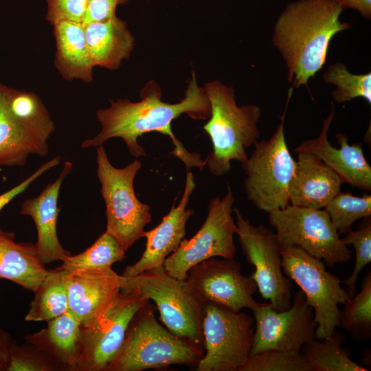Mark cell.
<instances>
[{"label": "cell", "instance_id": "1", "mask_svg": "<svg viewBox=\"0 0 371 371\" xmlns=\"http://www.w3.org/2000/svg\"><path fill=\"white\" fill-rule=\"evenodd\" d=\"M162 91L153 80H150L140 91L141 100L128 99L109 100L110 106L96 111L102 128L93 138L84 140L82 148L98 147L107 140L119 137L135 158L146 157V153L138 144V138L151 132H158L170 137L174 146L172 152L181 159L187 170L204 164L199 154L190 153L172 133V122L182 114L194 120H207L211 106L204 88L199 86L194 71L189 82L184 98L177 103L161 100Z\"/></svg>", "mask_w": 371, "mask_h": 371}, {"label": "cell", "instance_id": "2", "mask_svg": "<svg viewBox=\"0 0 371 371\" xmlns=\"http://www.w3.org/2000/svg\"><path fill=\"white\" fill-rule=\"evenodd\" d=\"M337 0H297L278 16L272 41L281 54L292 87L306 86L326 63L332 38L350 28L340 21Z\"/></svg>", "mask_w": 371, "mask_h": 371}, {"label": "cell", "instance_id": "3", "mask_svg": "<svg viewBox=\"0 0 371 371\" xmlns=\"http://www.w3.org/2000/svg\"><path fill=\"white\" fill-rule=\"evenodd\" d=\"M204 90L211 115L203 129L212 144L204 164L212 175L221 177L229 172L232 160L242 166L247 160L246 149L254 146L260 137L258 123L261 110L252 104L238 106L233 87L219 80L208 82Z\"/></svg>", "mask_w": 371, "mask_h": 371}, {"label": "cell", "instance_id": "4", "mask_svg": "<svg viewBox=\"0 0 371 371\" xmlns=\"http://www.w3.org/2000/svg\"><path fill=\"white\" fill-rule=\"evenodd\" d=\"M149 300L134 315L123 344L106 371H142L175 364H196L205 350L171 333Z\"/></svg>", "mask_w": 371, "mask_h": 371}, {"label": "cell", "instance_id": "5", "mask_svg": "<svg viewBox=\"0 0 371 371\" xmlns=\"http://www.w3.org/2000/svg\"><path fill=\"white\" fill-rule=\"evenodd\" d=\"M120 284L122 292L153 301L171 333L204 349L203 304L189 291L185 280L170 276L162 267L132 277L120 275Z\"/></svg>", "mask_w": 371, "mask_h": 371}, {"label": "cell", "instance_id": "6", "mask_svg": "<svg viewBox=\"0 0 371 371\" xmlns=\"http://www.w3.org/2000/svg\"><path fill=\"white\" fill-rule=\"evenodd\" d=\"M96 174L106 207L105 232L126 251L144 236V227L152 221L150 207L137 199L134 180L142 163L135 159L122 168L113 166L103 145L96 147Z\"/></svg>", "mask_w": 371, "mask_h": 371}, {"label": "cell", "instance_id": "7", "mask_svg": "<svg viewBox=\"0 0 371 371\" xmlns=\"http://www.w3.org/2000/svg\"><path fill=\"white\" fill-rule=\"evenodd\" d=\"M293 93H288L280 122L272 136L257 142L254 149L242 166L246 177L244 182L247 199L258 210L267 213L290 205L289 187L295 163L284 136V120Z\"/></svg>", "mask_w": 371, "mask_h": 371}, {"label": "cell", "instance_id": "8", "mask_svg": "<svg viewBox=\"0 0 371 371\" xmlns=\"http://www.w3.org/2000/svg\"><path fill=\"white\" fill-rule=\"evenodd\" d=\"M282 267L284 275L293 280L304 293L313 308L317 324L315 339L330 336L340 326L339 304L350 298L341 280L326 269L325 264L302 249H282Z\"/></svg>", "mask_w": 371, "mask_h": 371}, {"label": "cell", "instance_id": "9", "mask_svg": "<svg viewBox=\"0 0 371 371\" xmlns=\"http://www.w3.org/2000/svg\"><path fill=\"white\" fill-rule=\"evenodd\" d=\"M268 214L282 249L300 247L329 267L352 258L325 210L289 205Z\"/></svg>", "mask_w": 371, "mask_h": 371}, {"label": "cell", "instance_id": "10", "mask_svg": "<svg viewBox=\"0 0 371 371\" xmlns=\"http://www.w3.org/2000/svg\"><path fill=\"white\" fill-rule=\"evenodd\" d=\"M204 355L196 371H240L250 356L254 319L222 305L203 304Z\"/></svg>", "mask_w": 371, "mask_h": 371}, {"label": "cell", "instance_id": "11", "mask_svg": "<svg viewBox=\"0 0 371 371\" xmlns=\"http://www.w3.org/2000/svg\"><path fill=\"white\" fill-rule=\"evenodd\" d=\"M234 197L231 187L226 194L212 199L207 206V215L202 226L190 239L183 238L179 247L164 264L170 276L185 280L195 265L212 257L234 258L236 248L234 235L238 227L232 216Z\"/></svg>", "mask_w": 371, "mask_h": 371}, {"label": "cell", "instance_id": "12", "mask_svg": "<svg viewBox=\"0 0 371 371\" xmlns=\"http://www.w3.org/2000/svg\"><path fill=\"white\" fill-rule=\"evenodd\" d=\"M233 212L243 254L255 267L250 276L258 291L276 311L287 310L292 304L293 284L282 271V248L276 233L262 225H252L237 208Z\"/></svg>", "mask_w": 371, "mask_h": 371}, {"label": "cell", "instance_id": "13", "mask_svg": "<svg viewBox=\"0 0 371 371\" xmlns=\"http://www.w3.org/2000/svg\"><path fill=\"white\" fill-rule=\"evenodd\" d=\"M251 310L255 329L250 356L271 350L300 352L304 344L315 339L314 313L301 290L286 311L278 312L270 303L259 302Z\"/></svg>", "mask_w": 371, "mask_h": 371}, {"label": "cell", "instance_id": "14", "mask_svg": "<svg viewBox=\"0 0 371 371\" xmlns=\"http://www.w3.org/2000/svg\"><path fill=\"white\" fill-rule=\"evenodd\" d=\"M148 301L121 291L117 302L96 323L80 326L76 371H106L123 344L131 321Z\"/></svg>", "mask_w": 371, "mask_h": 371}, {"label": "cell", "instance_id": "15", "mask_svg": "<svg viewBox=\"0 0 371 371\" xmlns=\"http://www.w3.org/2000/svg\"><path fill=\"white\" fill-rule=\"evenodd\" d=\"M54 130L47 110L8 106L0 84V166H23L32 155L46 156Z\"/></svg>", "mask_w": 371, "mask_h": 371}, {"label": "cell", "instance_id": "16", "mask_svg": "<svg viewBox=\"0 0 371 371\" xmlns=\"http://www.w3.org/2000/svg\"><path fill=\"white\" fill-rule=\"evenodd\" d=\"M185 282L202 304L213 302L239 312L257 302L253 297L258 291L256 282L242 273L240 263L234 258L205 260L190 269Z\"/></svg>", "mask_w": 371, "mask_h": 371}, {"label": "cell", "instance_id": "17", "mask_svg": "<svg viewBox=\"0 0 371 371\" xmlns=\"http://www.w3.org/2000/svg\"><path fill=\"white\" fill-rule=\"evenodd\" d=\"M120 276L111 267L67 272L69 311L82 327L96 323L117 302Z\"/></svg>", "mask_w": 371, "mask_h": 371}, {"label": "cell", "instance_id": "18", "mask_svg": "<svg viewBox=\"0 0 371 371\" xmlns=\"http://www.w3.org/2000/svg\"><path fill=\"white\" fill-rule=\"evenodd\" d=\"M196 186L194 176L188 170L183 193L177 206L173 205L161 221L153 229L146 231V247L140 258L126 266L122 271L124 277H132L146 271L162 267L167 258L177 250L185 238L186 223L194 210L188 204Z\"/></svg>", "mask_w": 371, "mask_h": 371}, {"label": "cell", "instance_id": "19", "mask_svg": "<svg viewBox=\"0 0 371 371\" xmlns=\"http://www.w3.org/2000/svg\"><path fill=\"white\" fill-rule=\"evenodd\" d=\"M334 116L335 106L331 102V110L323 120L318 137L301 142L294 151L315 155L335 172L343 183L371 191V166L364 156L361 144L350 145L348 135L341 133L335 135L339 148L333 146L328 140V132Z\"/></svg>", "mask_w": 371, "mask_h": 371}, {"label": "cell", "instance_id": "20", "mask_svg": "<svg viewBox=\"0 0 371 371\" xmlns=\"http://www.w3.org/2000/svg\"><path fill=\"white\" fill-rule=\"evenodd\" d=\"M72 168V163L65 161L58 177L53 182L47 184L37 196L25 200L21 205L19 214L30 216L34 222L38 235L34 245L45 265L63 261L71 255L59 241L57 222L60 212L58 205L60 189Z\"/></svg>", "mask_w": 371, "mask_h": 371}, {"label": "cell", "instance_id": "21", "mask_svg": "<svg viewBox=\"0 0 371 371\" xmlns=\"http://www.w3.org/2000/svg\"><path fill=\"white\" fill-rule=\"evenodd\" d=\"M342 181L315 155L297 153V160L289 187L291 205L320 210L341 191Z\"/></svg>", "mask_w": 371, "mask_h": 371}, {"label": "cell", "instance_id": "22", "mask_svg": "<svg viewBox=\"0 0 371 371\" xmlns=\"http://www.w3.org/2000/svg\"><path fill=\"white\" fill-rule=\"evenodd\" d=\"M84 26L88 52L94 67L116 70L124 60L128 59L135 38L124 21L115 15Z\"/></svg>", "mask_w": 371, "mask_h": 371}, {"label": "cell", "instance_id": "23", "mask_svg": "<svg viewBox=\"0 0 371 371\" xmlns=\"http://www.w3.org/2000/svg\"><path fill=\"white\" fill-rule=\"evenodd\" d=\"M49 271L34 244L16 243L14 232L0 229V279L34 292Z\"/></svg>", "mask_w": 371, "mask_h": 371}, {"label": "cell", "instance_id": "24", "mask_svg": "<svg viewBox=\"0 0 371 371\" xmlns=\"http://www.w3.org/2000/svg\"><path fill=\"white\" fill-rule=\"evenodd\" d=\"M53 26L56 47L54 65L62 78L67 81L92 82L94 66L88 52L84 25L61 21Z\"/></svg>", "mask_w": 371, "mask_h": 371}, {"label": "cell", "instance_id": "25", "mask_svg": "<svg viewBox=\"0 0 371 371\" xmlns=\"http://www.w3.org/2000/svg\"><path fill=\"white\" fill-rule=\"evenodd\" d=\"M46 328L24 337L46 353L62 370L76 371L80 323L69 311L47 322Z\"/></svg>", "mask_w": 371, "mask_h": 371}, {"label": "cell", "instance_id": "26", "mask_svg": "<svg viewBox=\"0 0 371 371\" xmlns=\"http://www.w3.org/2000/svg\"><path fill=\"white\" fill-rule=\"evenodd\" d=\"M346 335L335 330L330 336L304 344L300 353L311 371H368L350 359V351L342 348Z\"/></svg>", "mask_w": 371, "mask_h": 371}, {"label": "cell", "instance_id": "27", "mask_svg": "<svg viewBox=\"0 0 371 371\" xmlns=\"http://www.w3.org/2000/svg\"><path fill=\"white\" fill-rule=\"evenodd\" d=\"M66 273L57 268L49 271L34 292L25 321L47 322L69 311Z\"/></svg>", "mask_w": 371, "mask_h": 371}, {"label": "cell", "instance_id": "28", "mask_svg": "<svg viewBox=\"0 0 371 371\" xmlns=\"http://www.w3.org/2000/svg\"><path fill=\"white\" fill-rule=\"evenodd\" d=\"M340 311L339 324L352 338L368 341L371 338V273L361 284L360 291L348 298Z\"/></svg>", "mask_w": 371, "mask_h": 371}, {"label": "cell", "instance_id": "29", "mask_svg": "<svg viewBox=\"0 0 371 371\" xmlns=\"http://www.w3.org/2000/svg\"><path fill=\"white\" fill-rule=\"evenodd\" d=\"M126 258V251L118 242L104 232L84 251L69 256L57 269L71 272L78 269L109 267Z\"/></svg>", "mask_w": 371, "mask_h": 371}, {"label": "cell", "instance_id": "30", "mask_svg": "<svg viewBox=\"0 0 371 371\" xmlns=\"http://www.w3.org/2000/svg\"><path fill=\"white\" fill-rule=\"evenodd\" d=\"M323 80L335 89L331 92L333 102L346 103L357 98H363L371 104V73L355 74L344 63L336 62L326 69Z\"/></svg>", "mask_w": 371, "mask_h": 371}, {"label": "cell", "instance_id": "31", "mask_svg": "<svg viewBox=\"0 0 371 371\" xmlns=\"http://www.w3.org/2000/svg\"><path fill=\"white\" fill-rule=\"evenodd\" d=\"M324 210L338 232L345 234L357 221L371 216V195L358 196L340 191Z\"/></svg>", "mask_w": 371, "mask_h": 371}, {"label": "cell", "instance_id": "32", "mask_svg": "<svg viewBox=\"0 0 371 371\" xmlns=\"http://www.w3.org/2000/svg\"><path fill=\"white\" fill-rule=\"evenodd\" d=\"M240 371H311L300 352L276 350L249 356Z\"/></svg>", "mask_w": 371, "mask_h": 371}, {"label": "cell", "instance_id": "33", "mask_svg": "<svg viewBox=\"0 0 371 371\" xmlns=\"http://www.w3.org/2000/svg\"><path fill=\"white\" fill-rule=\"evenodd\" d=\"M347 245H352L355 252V263L352 273L341 280L347 287L350 297L355 293L356 282L359 273L371 262V217L364 218L356 230L350 229L341 238Z\"/></svg>", "mask_w": 371, "mask_h": 371}, {"label": "cell", "instance_id": "34", "mask_svg": "<svg viewBox=\"0 0 371 371\" xmlns=\"http://www.w3.org/2000/svg\"><path fill=\"white\" fill-rule=\"evenodd\" d=\"M59 365L49 355L25 342L18 345L15 341L10 350L7 371H57Z\"/></svg>", "mask_w": 371, "mask_h": 371}, {"label": "cell", "instance_id": "35", "mask_svg": "<svg viewBox=\"0 0 371 371\" xmlns=\"http://www.w3.org/2000/svg\"><path fill=\"white\" fill-rule=\"evenodd\" d=\"M89 0H47L46 20L54 25L61 21L82 23Z\"/></svg>", "mask_w": 371, "mask_h": 371}, {"label": "cell", "instance_id": "36", "mask_svg": "<svg viewBox=\"0 0 371 371\" xmlns=\"http://www.w3.org/2000/svg\"><path fill=\"white\" fill-rule=\"evenodd\" d=\"M128 0H89L83 25L102 21L115 16V10L119 5Z\"/></svg>", "mask_w": 371, "mask_h": 371}, {"label": "cell", "instance_id": "37", "mask_svg": "<svg viewBox=\"0 0 371 371\" xmlns=\"http://www.w3.org/2000/svg\"><path fill=\"white\" fill-rule=\"evenodd\" d=\"M60 157L56 156L42 164L34 173L10 190L0 194V211L19 194L23 192L36 179L46 171L56 166L60 162Z\"/></svg>", "mask_w": 371, "mask_h": 371}, {"label": "cell", "instance_id": "38", "mask_svg": "<svg viewBox=\"0 0 371 371\" xmlns=\"http://www.w3.org/2000/svg\"><path fill=\"white\" fill-rule=\"evenodd\" d=\"M14 341L7 331L0 328V371H7L10 350Z\"/></svg>", "mask_w": 371, "mask_h": 371}, {"label": "cell", "instance_id": "39", "mask_svg": "<svg viewBox=\"0 0 371 371\" xmlns=\"http://www.w3.org/2000/svg\"><path fill=\"white\" fill-rule=\"evenodd\" d=\"M344 10L353 9L366 19H371V0H337Z\"/></svg>", "mask_w": 371, "mask_h": 371}]
</instances>
